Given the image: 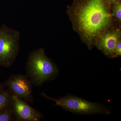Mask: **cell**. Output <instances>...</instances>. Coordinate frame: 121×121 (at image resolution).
Here are the masks:
<instances>
[{
	"label": "cell",
	"mask_w": 121,
	"mask_h": 121,
	"mask_svg": "<svg viewBox=\"0 0 121 121\" xmlns=\"http://www.w3.org/2000/svg\"><path fill=\"white\" fill-rule=\"evenodd\" d=\"M67 7L73 29L89 50L106 31L120 26L113 17L109 0H74Z\"/></svg>",
	"instance_id": "obj_1"
},
{
	"label": "cell",
	"mask_w": 121,
	"mask_h": 121,
	"mask_svg": "<svg viewBox=\"0 0 121 121\" xmlns=\"http://www.w3.org/2000/svg\"><path fill=\"white\" fill-rule=\"evenodd\" d=\"M27 75L35 86H42L57 75L59 69L45 54L43 48L35 49L29 55L26 66Z\"/></svg>",
	"instance_id": "obj_2"
},
{
	"label": "cell",
	"mask_w": 121,
	"mask_h": 121,
	"mask_svg": "<svg viewBox=\"0 0 121 121\" xmlns=\"http://www.w3.org/2000/svg\"><path fill=\"white\" fill-rule=\"evenodd\" d=\"M41 95L47 99L54 101L55 106L60 107L63 109L73 113L87 115L111 114L110 110L103 104L89 102L75 95H68L55 99L44 93Z\"/></svg>",
	"instance_id": "obj_3"
},
{
	"label": "cell",
	"mask_w": 121,
	"mask_h": 121,
	"mask_svg": "<svg viewBox=\"0 0 121 121\" xmlns=\"http://www.w3.org/2000/svg\"><path fill=\"white\" fill-rule=\"evenodd\" d=\"M19 32L5 25L0 28V65L11 66L20 51Z\"/></svg>",
	"instance_id": "obj_4"
},
{
	"label": "cell",
	"mask_w": 121,
	"mask_h": 121,
	"mask_svg": "<svg viewBox=\"0 0 121 121\" xmlns=\"http://www.w3.org/2000/svg\"><path fill=\"white\" fill-rule=\"evenodd\" d=\"M12 93L27 103L35 101L33 95V84L27 75L17 74L11 75L4 83Z\"/></svg>",
	"instance_id": "obj_5"
},
{
	"label": "cell",
	"mask_w": 121,
	"mask_h": 121,
	"mask_svg": "<svg viewBox=\"0 0 121 121\" xmlns=\"http://www.w3.org/2000/svg\"><path fill=\"white\" fill-rule=\"evenodd\" d=\"M120 40L121 26H115L107 30L100 36L97 40L95 47L108 58H114L115 47Z\"/></svg>",
	"instance_id": "obj_6"
},
{
	"label": "cell",
	"mask_w": 121,
	"mask_h": 121,
	"mask_svg": "<svg viewBox=\"0 0 121 121\" xmlns=\"http://www.w3.org/2000/svg\"><path fill=\"white\" fill-rule=\"evenodd\" d=\"M11 106L13 117L18 121H39L43 114L29 105L27 103L12 93Z\"/></svg>",
	"instance_id": "obj_7"
},
{
	"label": "cell",
	"mask_w": 121,
	"mask_h": 121,
	"mask_svg": "<svg viewBox=\"0 0 121 121\" xmlns=\"http://www.w3.org/2000/svg\"><path fill=\"white\" fill-rule=\"evenodd\" d=\"M12 93L5 87L0 89V110L11 105Z\"/></svg>",
	"instance_id": "obj_8"
},
{
	"label": "cell",
	"mask_w": 121,
	"mask_h": 121,
	"mask_svg": "<svg viewBox=\"0 0 121 121\" xmlns=\"http://www.w3.org/2000/svg\"><path fill=\"white\" fill-rule=\"evenodd\" d=\"M111 11L115 22L121 26V1L111 4Z\"/></svg>",
	"instance_id": "obj_9"
},
{
	"label": "cell",
	"mask_w": 121,
	"mask_h": 121,
	"mask_svg": "<svg viewBox=\"0 0 121 121\" xmlns=\"http://www.w3.org/2000/svg\"><path fill=\"white\" fill-rule=\"evenodd\" d=\"M12 106L0 110V121H11L13 118Z\"/></svg>",
	"instance_id": "obj_10"
},
{
	"label": "cell",
	"mask_w": 121,
	"mask_h": 121,
	"mask_svg": "<svg viewBox=\"0 0 121 121\" xmlns=\"http://www.w3.org/2000/svg\"><path fill=\"white\" fill-rule=\"evenodd\" d=\"M115 58L120 57L121 56V40L117 43L115 50Z\"/></svg>",
	"instance_id": "obj_11"
},
{
	"label": "cell",
	"mask_w": 121,
	"mask_h": 121,
	"mask_svg": "<svg viewBox=\"0 0 121 121\" xmlns=\"http://www.w3.org/2000/svg\"><path fill=\"white\" fill-rule=\"evenodd\" d=\"M111 4H112L113 3H116V2H119L121 1V0H109Z\"/></svg>",
	"instance_id": "obj_12"
},
{
	"label": "cell",
	"mask_w": 121,
	"mask_h": 121,
	"mask_svg": "<svg viewBox=\"0 0 121 121\" xmlns=\"http://www.w3.org/2000/svg\"><path fill=\"white\" fill-rule=\"evenodd\" d=\"M5 85L4 83H1V84H0V89L1 88H3V87H5Z\"/></svg>",
	"instance_id": "obj_13"
}]
</instances>
